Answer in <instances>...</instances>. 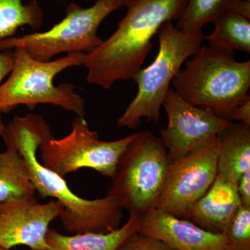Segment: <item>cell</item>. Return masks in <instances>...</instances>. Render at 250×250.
Segmentation results:
<instances>
[{"instance_id":"10","label":"cell","mask_w":250,"mask_h":250,"mask_svg":"<svg viewBox=\"0 0 250 250\" xmlns=\"http://www.w3.org/2000/svg\"><path fill=\"white\" fill-rule=\"evenodd\" d=\"M163 106L168 123L161 131L170 163L187 155L207 140L233 125L232 122L190 104L170 88Z\"/></svg>"},{"instance_id":"2","label":"cell","mask_w":250,"mask_h":250,"mask_svg":"<svg viewBox=\"0 0 250 250\" xmlns=\"http://www.w3.org/2000/svg\"><path fill=\"white\" fill-rule=\"evenodd\" d=\"M187 1L130 0L114 33L85 54L87 82L108 90L118 81L133 79L150 52L153 37L164 23L181 17Z\"/></svg>"},{"instance_id":"22","label":"cell","mask_w":250,"mask_h":250,"mask_svg":"<svg viewBox=\"0 0 250 250\" xmlns=\"http://www.w3.org/2000/svg\"><path fill=\"white\" fill-rule=\"evenodd\" d=\"M14 66V56L11 50L0 51V84L1 81L9 75ZM5 125L0 113V136L4 133Z\"/></svg>"},{"instance_id":"7","label":"cell","mask_w":250,"mask_h":250,"mask_svg":"<svg viewBox=\"0 0 250 250\" xmlns=\"http://www.w3.org/2000/svg\"><path fill=\"white\" fill-rule=\"evenodd\" d=\"M129 1L97 0L88 8L71 3L67 6L63 19L50 29L4 39L0 42V51L21 47L40 62H49L62 53H89L103 42L98 36L100 24Z\"/></svg>"},{"instance_id":"4","label":"cell","mask_w":250,"mask_h":250,"mask_svg":"<svg viewBox=\"0 0 250 250\" xmlns=\"http://www.w3.org/2000/svg\"><path fill=\"white\" fill-rule=\"evenodd\" d=\"M11 51L14 66L7 80L0 84V113H9L20 105L33 109L41 104H49L84 118L85 100L75 91V86L54 84V79L65 69L83 65L84 53L40 62L21 47Z\"/></svg>"},{"instance_id":"6","label":"cell","mask_w":250,"mask_h":250,"mask_svg":"<svg viewBox=\"0 0 250 250\" xmlns=\"http://www.w3.org/2000/svg\"><path fill=\"white\" fill-rule=\"evenodd\" d=\"M169 165L161 138L148 130L136 133L120 159L106 195L129 214L140 217L155 209Z\"/></svg>"},{"instance_id":"16","label":"cell","mask_w":250,"mask_h":250,"mask_svg":"<svg viewBox=\"0 0 250 250\" xmlns=\"http://www.w3.org/2000/svg\"><path fill=\"white\" fill-rule=\"evenodd\" d=\"M6 146L0 152V204L36 199L25 161L14 146Z\"/></svg>"},{"instance_id":"17","label":"cell","mask_w":250,"mask_h":250,"mask_svg":"<svg viewBox=\"0 0 250 250\" xmlns=\"http://www.w3.org/2000/svg\"><path fill=\"white\" fill-rule=\"evenodd\" d=\"M215 30L205 36L210 47L250 53V21L226 9L215 19Z\"/></svg>"},{"instance_id":"24","label":"cell","mask_w":250,"mask_h":250,"mask_svg":"<svg viewBox=\"0 0 250 250\" xmlns=\"http://www.w3.org/2000/svg\"><path fill=\"white\" fill-rule=\"evenodd\" d=\"M237 188L243 205L250 207V170L241 176L237 184Z\"/></svg>"},{"instance_id":"18","label":"cell","mask_w":250,"mask_h":250,"mask_svg":"<svg viewBox=\"0 0 250 250\" xmlns=\"http://www.w3.org/2000/svg\"><path fill=\"white\" fill-rule=\"evenodd\" d=\"M43 18V11L36 0L26 4L22 0H0V42L13 37L23 26L39 29Z\"/></svg>"},{"instance_id":"5","label":"cell","mask_w":250,"mask_h":250,"mask_svg":"<svg viewBox=\"0 0 250 250\" xmlns=\"http://www.w3.org/2000/svg\"><path fill=\"white\" fill-rule=\"evenodd\" d=\"M159 49L154 61L146 68L139 70L133 77L137 83L138 93L117 125L135 129L143 118L158 123L170 85L181 66L192 57L205 41L203 32L189 34L181 31L168 21L157 32Z\"/></svg>"},{"instance_id":"9","label":"cell","mask_w":250,"mask_h":250,"mask_svg":"<svg viewBox=\"0 0 250 250\" xmlns=\"http://www.w3.org/2000/svg\"><path fill=\"white\" fill-rule=\"evenodd\" d=\"M218 136L170 163L155 209L182 218L208 191L217 176Z\"/></svg>"},{"instance_id":"13","label":"cell","mask_w":250,"mask_h":250,"mask_svg":"<svg viewBox=\"0 0 250 250\" xmlns=\"http://www.w3.org/2000/svg\"><path fill=\"white\" fill-rule=\"evenodd\" d=\"M242 205L237 184L217 175L208 191L181 218L206 231L224 234Z\"/></svg>"},{"instance_id":"15","label":"cell","mask_w":250,"mask_h":250,"mask_svg":"<svg viewBox=\"0 0 250 250\" xmlns=\"http://www.w3.org/2000/svg\"><path fill=\"white\" fill-rule=\"evenodd\" d=\"M139 217L129 214L119 228L108 233L86 232L65 236L49 229L46 235L49 248L45 250H117L126 239L139 232Z\"/></svg>"},{"instance_id":"23","label":"cell","mask_w":250,"mask_h":250,"mask_svg":"<svg viewBox=\"0 0 250 250\" xmlns=\"http://www.w3.org/2000/svg\"><path fill=\"white\" fill-rule=\"evenodd\" d=\"M229 119L236 120L243 124L250 125V98L233 108L228 117L229 121Z\"/></svg>"},{"instance_id":"21","label":"cell","mask_w":250,"mask_h":250,"mask_svg":"<svg viewBox=\"0 0 250 250\" xmlns=\"http://www.w3.org/2000/svg\"><path fill=\"white\" fill-rule=\"evenodd\" d=\"M117 250H175L160 240L139 232L123 242Z\"/></svg>"},{"instance_id":"11","label":"cell","mask_w":250,"mask_h":250,"mask_svg":"<svg viewBox=\"0 0 250 250\" xmlns=\"http://www.w3.org/2000/svg\"><path fill=\"white\" fill-rule=\"evenodd\" d=\"M62 204L36 199L0 204V248L10 250L24 246L32 250L49 248L46 235L49 225L62 211Z\"/></svg>"},{"instance_id":"20","label":"cell","mask_w":250,"mask_h":250,"mask_svg":"<svg viewBox=\"0 0 250 250\" xmlns=\"http://www.w3.org/2000/svg\"><path fill=\"white\" fill-rule=\"evenodd\" d=\"M224 235L227 250H250V206H241Z\"/></svg>"},{"instance_id":"19","label":"cell","mask_w":250,"mask_h":250,"mask_svg":"<svg viewBox=\"0 0 250 250\" xmlns=\"http://www.w3.org/2000/svg\"><path fill=\"white\" fill-rule=\"evenodd\" d=\"M229 0H188L177 27L189 34L202 32V28L213 22L227 9Z\"/></svg>"},{"instance_id":"1","label":"cell","mask_w":250,"mask_h":250,"mask_svg":"<svg viewBox=\"0 0 250 250\" xmlns=\"http://www.w3.org/2000/svg\"><path fill=\"white\" fill-rule=\"evenodd\" d=\"M5 144L18 149L27 165L31 182L42 197H52L62 204L59 218L69 233H108L121 227L123 208L116 200H86L74 193L63 177L42 166L37 157L39 146L52 137L50 127L42 116L27 114L16 116L5 125L1 135Z\"/></svg>"},{"instance_id":"12","label":"cell","mask_w":250,"mask_h":250,"mask_svg":"<svg viewBox=\"0 0 250 250\" xmlns=\"http://www.w3.org/2000/svg\"><path fill=\"white\" fill-rule=\"evenodd\" d=\"M138 231L175 250H227L225 235L206 231L189 220L157 209L139 217Z\"/></svg>"},{"instance_id":"8","label":"cell","mask_w":250,"mask_h":250,"mask_svg":"<svg viewBox=\"0 0 250 250\" xmlns=\"http://www.w3.org/2000/svg\"><path fill=\"white\" fill-rule=\"evenodd\" d=\"M136 134L113 141L99 139L83 117L72 123L70 134L62 139L52 136L39 146L42 166L65 177L82 168H90L113 178L118 163Z\"/></svg>"},{"instance_id":"25","label":"cell","mask_w":250,"mask_h":250,"mask_svg":"<svg viewBox=\"0 0 250 250\" xmlns=\"http://www.w3.org/2000/svg\"><path fill=\"white\" fill-rule=\"evenodd\" d=\"M227 9L250 21V0H229Z\"/></svg>"},{"instance_id":"3","label":"cell","mask_w":250,"mask_h":250,"mask_svg":"<svg viewBox=\"0 0 250 250\" xmlns=\"http://www.w3.org/2000/svg\"><path fill=\"white\" fill-rule=\"evenodd\" d=\"M174 77L176 93L186 102L228 120L250 98V62L235 60L234 51L202 45Z\"/></svg>"},{"instance_id":"14","label":"cell","mask_w":250,"mask_h":250,"mask_svg":"<svg viewBox=\"0 0 250 250\" xmlns=\"http://www.w3.org/2000/svg\"><path fill=\"white\" fill-rule=\"evenodd\" d=\"M217 175L235 184L250 170V125L237 123L217 135Z\"/></svg>"},{"instance_id":"26","label":"cell","mask_w":250,"mask_h":250,"mask_svg":"<svg viewBox=\"0 0 250 250\" xmlns=\"http://www.w3.org/2000/svg\"><path fill=\"white\" fill-rule=\"evenodd\" d=\"M0 250H7L4 249V248H0Z\"/></svg>"}]
</instances>
